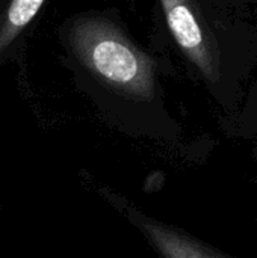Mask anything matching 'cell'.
Returning <instances> with one entry per match:
<instances>
[{
	"label": "cell",
	"mask_w": 257,
	"mask_h": 258,
	"mask_svg": "<svg viewBox=\"0 0 257 258\" xmlns=\"http://www.w3.org/2000/svg\"><path fill=\"white\" fill-rule=\"evenodd\" d=\"M79 47L88 63L106 80L141 92L150 86L147 63L114 32L88 27L79 38Z\"/></svg>",
	"instance_id": "6da1fadb"
},
{
	"label": "cell",
	"mask_w": 257,
	"mask_h": 258,
	"mask_svg": "<svg viewBox=\"0 0 257 258\" xmlns=\"http://www.w3.org/2000/svg\"><path fill=\"white\" fill-rule=\"evenodd\" d=\"M168 26L183 51L192 59V62L204 73L211 80H217L218 70L209 42L203 33V29L195 18L191 6L185 2L167 0L162 3Z\"/></svg>",
	"instance_id": "7a4b0ae2"
},
{
	"label": "cell",
	"mask_w": 257,
	"mask_h": 258,
	"mask_svg": "<svg viewBox=\"0 0 257 258\" xmlns=\"http://www.w3.org/2000/svg\"><path fill=\"white\" fill-rule=\"evenodd\" d=\"M151 233L167 258H227L177 233L164 228L151 230Z\"/></svg>",
	"instance_id": "3957f363"
},
{
	"label": "cell",
	"mask_w": 257,
	"mask_h": 258,
	"mask_svg": "<svg viewBox=\"0 0 257 258\" xmlns=\"http://www.w3.org/2000/svg\"><path fill=\"white\" fill-rule=\"evenodd\" d=\"M42 0H17L12 2L8 11V20L12 26H26L42 6Z\"/></svg>",
	"instance_id": "277c9868"
}]
</instances>
